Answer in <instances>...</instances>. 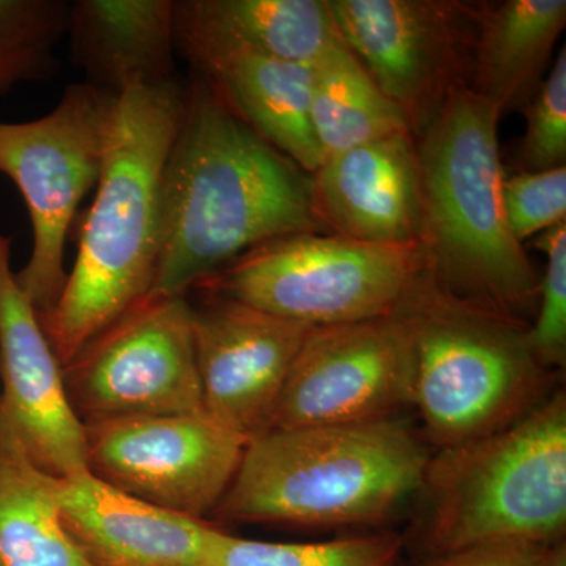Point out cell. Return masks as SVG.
<instances>
[{
  "label": "cell",
  "instance_id": "6da1fadb",
  "mask_svg": "<svg viewBox=\"0 0 566 566\" xmlns=\"http://www.w3.org/2000/svg\"><path fill=\"white\" fill-rule=\"evenodd\" d=\"M315 232L327 230L315 214L312 175L196 74L164 169L158 262L145 297H188L243 253Z\"/></svg>",
  "mask_w": 566,
  "mask_h": 566
},
{
  "label": "cell",
  "instance_id": "7a4b0ae2",
  "mask_svg": "<svg viewBox=\"0 0 566 566\" xmlns=\"http://www.w3.org/2000/svg\"><path fill=\"white\" fill-rule=\"evenodd\" d=\"M177 81L115 93L102 175L57 303L39 315L62 368L150 292L164 169L180 125Z\"/></svg>",
  "mask_w": 566,
  "mask_h": 566
},
{
  "label": "cell",
  "instance_id": "3957f363",
  "mask_svg": "<svg viewBox=\"0 0 566 566\" xmlns=\"http://www.w3.org/2000/svg\"><path fill=\"white\" fill-rule=\"evenodd\" d=\"M501 117L497 107L464 85L415 137L420 244L428 275L444 292L526 322L538 301L539 277L506 221Z\"/></svg>",
  "mask_w": 566,
  "mask_h": 566
},
{
  "label": "cell",
  "instance_id": "277c9868",
  "mask_svg": "<svg viewBox=\"0 0 566 566\" xmlns=\"http://www.w3.org/2000/svg\"><path fill=\"white\" fill-rule=\"evenodd\" d=\"M430 452L400 417L274 428L245 446L221 521L345 527L385 523L420 491Z\"/></svg>",
  "mask_w": 566,
  "mask_h": 566
},
{
  "label": "cell",
  "instance_id": "5b68a950",
  "mask_svg": "<svg viewBox=\"0 0 566 566\" xmlns=\"http://www.w3.org/2000/svg\"><path fill=\"white\" fill-rule=\"evenodd\" d=\"M394 315L411 345V406L438 449L504 430L549 397L527 322L458 300L427 271Z\"/></svg>",
  "mask_w": 566,
  "mask_h": 566
},
{
  "label": "cell",
  "instance_id": "8992f818",
  "mask_svg": "<svg viewBox=\"0 0 566 566\" xmlns=\"http://www.w3.org/2000/svg\"><path fill=\"white\" fill-rule=\"evenodd\" d=\"M420 491L423 542L433 556L485 543L565 539V390L504 430L436 450Z\"/></svg>",
  "mask_w": 566,
  "mask_h": 566
},
{
  "label": "cell",
  "instance_id": "52a82bcc",
  "mask_svg": "<svg viewBox=\"0 0 566 566\" xmlns=\"http://www.w3.org/2000/svg\"><path fill=\"white\" fill-rule=\"evenodd\" d=\"M424 271L422 244L296 233L243 253L193 290L305 326H334L394 315Z\"/></svg>",
  "mask_w": 566,
  "mask_h": 566
},
{
  "label": "cell",
  "instance_id": "ba28073f",
  "mask_svg": "<svg viewBox=\"0 0 566 566\" xmlns=\"http://www.w3.org/2000/svg\"><path fill=\"white\" fill-rule=\"evenodd\" d=\"M114 96L91 82L73 84L44 117L0 123V172L20 189L33 232L17 281L39 315L57 303L69 279L66 237L82 200L98 185Z\"/></svg>",
  "mask_w": 566,
  "mask_h": 566
},
{
  "label": "cell",
  "instance_id": "9c48e42d",
  "mask_svg": "<svg viewBox=\"0 0 566 566\" xmlns=\"http://www.w3.org/2000/svg\"><path fill=\"white\" fill-rule=\"evenodd\" d=\"M338 36L417 137L468 87L483 2L326 0Z\"/></svg>",
  "mask_w": 566,
  "mask_h": 566
},
{
  "label": "cell",
  "instance_id": "30bf717a",
  "mask_svg": "<svg viewBox=\"0 0 566 566\" xmlns=\"http://www.w3.org/2000/svg\"><path fill=\"white\" fill-rule=\"evenodd\" d=\"M63 381L82 423L205 412L188 297H144L63 367Z\"/></svg>",
  "mask_w": 566,
  "mask_h": 566
},
{
  "label": "cell",
  "instance_id": "8fae6325",
  "mask_svg": "<svg viewBox=\"0 0 566 566\" xmlns=\"http://www.w3.org/2000/svg\"><path fill=\"white\" fill-rule=\"evenodd\" d=\"M91 474L178 515L205 520L221 504L248 442L207 412L84 423Z\"/></svg>",
  "mask_w": 566,
  "mask_h": 566
},
{
  "label": "cell",
  "instance_id": "7c38bea8",
  "mask_svg": "<svg viewBox=\"0 0 566 566\" xmlns=\"http://www.w3.org/2000/svg\"><path fill=\"white\" fill-rule=\"evenodd\" d=\"M411 394V345L397 316L311 327L271 430L386 419Z\"/></svg>",
  "mask_w": 566,
  "mask_h": 566
},
{
  "label": "cell",
  "instance_id": "4fadbf2b",
  "mask_svg": "<svg viewBox=\"0 0 566 566\" xmlns=\"http://www.w3.org/2000/svg\"><path fill=\"white\" fill-rule=\"evenodd\" d=\"M192 308L205 412L245 442L273 428L294 359L311 326L207 296Z\"/></svg>",
  "mask_w": 566,
  "mask_h": 566
},
{
  "label": "cell",
  "instance_id": "5bb4252c",
  "mask_svg": "<svg viewBox=\"0 0 566 566\" xmlns=\"http://www.w3.org/2000/svg\"><path fill=\"white\" fill-rule=\"evenodd\" d=\"M11 248L13 238L0 230V420L43 471L65 479L87 471L85 428L39 312L11 268Z\"/></svg>",
  "mask_w": 566,
  "mask_h": 566
},
{
  "label": "cell",
  "instance_id": "9a60e30c",
  "mask_svg": "<svg viewBox=\"0 0 566 566\" xmlns=\"http://www.w3.org/2000/svg\"><path fill=\"white\" fill-rule=\"evenodd\" d=\"M312 199L324 229L376 245L422 241V193L416 139L392 134L324 159L312 174Z\"/></svg>",
  "mask_w": 566,
  "mask_h": 566
},
{
  "label": "cell",
  "instance_id": "2e32d148",
  "mask_svg": "<svg viewBox=\"0 0 566 566\" xmlns=\"http://www.w3.org/2000/svg\"><path fill=\"white\" fill-rule=\"evenodd\" d=\"M66 531L96 566H207L218 527L107 485L84 471L61 479Z\"/></svg>",
  "mask_w": 566,
  "mask_h": 566
},
{
  "label": "cell",
  "instance_id": "e0dca14e",
  "mask_svg": "<svg viewBox=\"0 0 566 566\" xmlns=\"http://www.w3.org/2000/svg\"><path fill=\"white\" fill-rule=\"evenodd\" d=\"M178 50L233 114L275 150L307 174L322 166L311 120L312 65L211 44H185Z\"/></svg>",
  "mask_w": 566,
  "mask_h": 566
},
{
  "label": "cell",
  "instance_id": "ac0fdd59",
  "mask_svg": "<svg viewBox=\"0 0 566 566\" xmlns=\"http://www.w3.org/2000/svg\"><path fill=\"white\" fill-rule=\"evenodd\" d=\"M69 32L88 82L104 92L174 80V0H80Z\"/></svg>",
  "mask_w": 566,
  "mask_h": 566
},
{
  "label": "cell",
  "instance_id": "d6986e66",
  "mask_svg": "<svg viewBox=\"0 0 566 566\" xmlns=\"http://www.w3.org/2000/svg\"><path fill=\"white\" fill-rule=\"evenodd\" d=\"M340 39L326 0H181L175 44H211L314 65Z\"/></svg>",
  "mask_w": 566,
  "mask_h": 566
},
{
  "label": "cell",
  "instance_id": "ffe728a7",
  "mask_svg": "<svg viewBox=\"0 0 566 566\" xmlns=\"http://www.w3.org/2000/svg\"><path fill=\"white\" fill-rule=\"evenodd\" d=\"M565 25L566 0L483 2L468 87L501 115L523 111Z\"/></svg>",
  "mask_w": 566,
  "mask_h": 566
},
{
  "label": "cell",
  "instance_id": "44dd1931",
  "mask_svg": "<svg viewBox=\"0 0 566 566\" xmlns=\"http://www.w3.org/2000/svg\"><path fill=\"white\" fill-rule=\"evenodd\" d=\"M0 566H96L63 524L61 476L0 420Z\"/></svg>",
  "mask_w": 566,
  "mask_h": 566
},
{
  "label": "cell",
  "instance_id": "7402d4cb",
  "mask_svg": "<svg viewBox=\"0 0 566 566\" xmlns=\"http://www.w3.org/2000/svg\"><path fill=\"white\" fill-rule=\"evenodd\" d=\"M312 71L311 120L323 161L368 142L409 132L405 115L340 39Z\"/></svg>",
  "mask_w": 566,
  "mask_h": 566
},
{
  "label": "cell",
  "instance_id": "603a6c76",
  "mask_svg": "<svg viewBox=\"0 0 566 566\" xmlns=\"http://www.w3.org/2000/svg\"><path fill=\"white\" fill-rule=\"evenodd\" d=\"M403 539L395 534L352 536L318 543H274L212 535L207 566H403Z\"/></svg>",
  "mask_w": 566,
  "mask_h": 566
},
{
  "label": "cell",
  "instance_id": "cb8c5ba5",
  "mask_svg": "<svg viewBox=\"0 0 566 566\" xmlns=\"http://www.w3.org/2000/svg\"><path fill=\"white\" fill-rule=\"evenodd\" d=\"M70 9L62 0H0V96L55 71L54 50L69 32Z\"/></svg>",
  "mask_w": 566,
  "mask_h": 566
},
{
  "label": "cell",
  "instance_id": "d4e9b609",
  "mask_svg": "<svg viewBox=\"0 0 566 566\" xmlns=\"http://www.w3.org/2000/svg\"><path fill=\"white\" fill-rule=\"evenodd\" d=\"M526 133L517 150L520 172H546L566 164V48L524 107Z\"/></svg>",
  "mask_w": 566,
  "mask_h": 566
},
{
  "label": "cell",
  "instance_id": "484cf974",
  "mask_svg": "<svg viewBox=\"0 0 566 566\" xmlns=\"http://www.w3.org/2000/svg\"><path fill=\"white\" fill-rule=\"evenodd\" d=\"M536 249L546 255V270L538 285V314L528 326L536 356L547 368L566 360V222L536 234Z\"/></svg>",
  "mask_w": 566,
  "mask_h": 566
},
{
  "label": "cell",
  "instance_id": "4316f807",
  "mask_svg": "<svg viewBox=\"0 0 566 566\" xmlns=\"http://www.w3.org/2000/svg\"><path fill=\"white\" fill-rule=\"evenodd\" d=\"M502 202L510 229L521 244L566 222V166L505 177Z\"/></svg>",
  "mask_w": 566,
  "mask_h": 566
},
{
  "label": "cell",
  "instance_id": "83f0119b",
  "mask_svg": "<svg viewBox=\"0 0 566 566\" xmlns=\"http://www.w3.org/2000/svg\"><path fill=\"white\" fill-rule=\"evenodd\" d=\"M547 546L531 542L485 543L439 554L416 566H545Z\"/></svg>",
  "mask_w": 566,
  "mask_h": 566
},
{
  "label": "cell",
  "instance_id": "f1b7e54d",
  "mask_svg": "<svg viewBox=\"0 0 566 566\" xmlns=\"http://www.w3.org/2000/svg\"><path fill=\"white\" fill-rule=\"evenodd\" d=\"M545 566H566L565 539L547 546Z\"/></svg>",
  "mask_w": 566,
  "mask_h": 566
}]
</instances>
